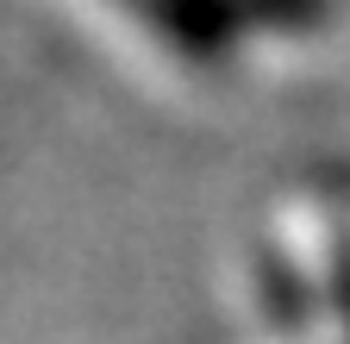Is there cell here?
<instances>
[{
    "label": "cell",
    "mask_w": 350,
    "mask_h": 344,
    "mask_svg": "<svg viewBox=\"0 0 350 344\" xmlns=\"http://www.w3.org/2000/svg\"><path fill=\"white\" fill-rule=\"evenodd\" d=\"M119 7H131L163 44H175L194 63L226 57V44L244 31V7L238 0H119Z\"/></svg>",
    "instance_id": "6da1fadb"
}]
</instances>
